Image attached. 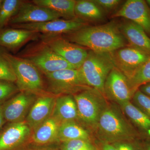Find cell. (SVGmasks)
I'll use <instances>...</instances> for the list:
<instances>
[{"instance_id":"1","label":"cell","mask_w":150,"mask_h":150,"mask_svg":"<svg viewBox=\"0 0 150 150\" xmlns=\"http://www.w3.org/2000/svg\"><path fill=\"white\" fill-rule=\"evenodd\" d=\"M64 38L70 42L98 53H110L126 46V40L114 21L97 26H85Z\"/></svg>"},{"instance_id":"2","label":"cell","mask_w":150,"mask_h":150,"mask_svg":"<svg viewBox=\"0 0 150 150\" xmlns=\"http://www.w3.org/2000/svg\"><path fill=\"white\" fill-rule=\"evenodd\" d=\"M95 130L100 143L134 142L139 136L121 110L113 105H108L103 112Z\"/></svg>"},{"instance_id":"3","label":"cell","mask_w":150,"mask_h":150,"mask_svg":"<svg viewBox=\"0 0 150 150\" xmlns=\"http://www.w3.org/2000/svg\"><path fill=\"white\" fill-rule=\"evenodd\" d=\"M114 67L110 53H98L90 50L79 69L87 86L97 90L104 96L105 81Z\"/></svg>"},{"instance_id":"4","label":"cell","mask_w":150,"mask_h":150,"mask_svg":"<svg viewBox=\"0 0 150 150\" xmlns=\"http://www.w3.org/2000/svg\"><path fill=\"white\" fill-rule=\"evenodd\" d=\"M73 95L77 106L79 121L95 129L101 114L108 106L105 96L91 87Z\"/></svg>"},{"instance_id":"5","label":"cell","mask_w":150,"mask_h":150,"mask_svg":"<svg viewBox=\"0 0 150 150\" xmlns=\"http://www.w3.org/2000/svg\"><path fill=\"white\" fill-rule=\"evenodd\" d=\"M5 56L10 63L16 77L17 86L20 91H26L36 95H42L44 83L40 71L27 59L10 54Z\"/></svg>"},{"instance_id":"6","label":"cell","mask_w":150,"mask_h":150,"mask_svg":"<svg viewBox=\"0 0 150 150\" xmlns=\"http://www.w3.org/2000/svg\"><path fill=\"white\" fill-rule=\"evenodd\" d=\"M45 76L48 91L56 95H74L90 88L79 69L60 70Z\"/></svg>"},{"instance_id":"7","label":"cell","mask_w":150,"mask_h":150,"mask_svg":"<svg viewBox=\"0 0 150 150\" xmlns=\"http://www.w3.org/2000/svg\"><path fill=\"white\" fill-rule=\"evenodd\" d=\"M45 43L68 63L79 69L83 64L88 51L82 46L70 42L62 35H43Z\"/></svg>"},{"instance_id":"8","label":"cell","mask_w":150,"mask_h":150,"mask_svg":"<svg viewBox=\"0 0 150 150\" xmlns=\"http://www.w3.org/2000/svg\"><path fill=\"white\" fill-rule=\"evenodd\" d=\"M87 25L86 22L76 17L72 19L60 18L40 23H25L11 26L41 33L43 35H62L74 32Z\"/></svg>"},{"instance_id":"9","label":"cell","mask_w":150,"mask_h":150,"mask_svg":"<svg viewBox=\"0 0 150 150\" xmlns=\"http://www.w3.org/2000/svg\"><path fill=\"white\" fill-rule=\"evenodd\" d=\"M110 54L115 67L128 79L150 57L144 52L129 46L119 48Z\"/></svg>"},{"instance_id":"10","label":"cell","mask_w":150,"mask_h":150,"mask_svg":"<svg viewBox=\"0 0 150 150\" xmlns=\"http://www.w3.org/2000/svg\"><path fill=\"white\" fill-rule=\"evenodd\" d=\"M134 94L128 78L114 67L108 76L105 83V96L120 105L130 102Z\"/></svg>"},{"instance_id":"11","label":"cell","mask_w":150,"mask_h":150,"mask_svg":"<svg viewBox=\"0 0 150 150\" xmlns=\"http://www.w3.org/2000/svg\"><path fill=\"white\" fill-rule=\"evenodd\" d=\"M25 59L44 75L67 69H76L44 43Z\"/></svg>"},{"instance_id":"12","label":"cell","mask_w":150,"mask_h":150,"mask_svg":"<svg viewBox=\"0 0 150 150\" xmlns=\"http://www.w3.org/2000/svg\"><path fill=\"white\" fill-rule=\"evenodd\" d=\"M62 18L54 11L33 3L23 1L16 14L10 22L11 25L40 23Z\"/></svg>"},{"instance_id":"13","label":"cell","mask_w":150,"mask_h":150,"mask_svg":"<svg viewBox=\"0 0 150 150\" xmlns=\"http://www.w3.org/2000/svg\"><path fill=\"white\" fill-rule=\"evenodd\" d=\"M112 18H123L138 24L150 36V8L146 1L128 0Z\"/></svg>"},{"instance_id":"14","label":"cell","mask_w":150,"mask_h":150,"mask_svg":"<svg viewBox=\"0 0 150 150\" xmlns=\"http://www.w3.org/2000/svg\"><path fill=\"white\" fill-rule=\"evenodd\" d=\"M37 95L26 91H20L3 108L4 117L12 123L25 121Z\"/></svg>"},{"instance_id":"15","label":"cell","mask_w":150,"mask_h":150,"mask_svg":"<svg viewBox=\"0 0 150 150\" xmlns=\"http://www.w3.org/2000/svg\"><path fill=\"white\" fill-rule=\"evenodd\" d=\"M56 98L52 96L43 94L37 97L25 118V122L33 131L51 117Z\"/></svg>"},{"instance_id":"16","label":"cell","mask_w":150,"mask_h":150,"mask_svg":"<svg viewBox=\"0 0 150 150\" xmlns=\"http://www.w3.org/2000/svg\"><path fill=\"white\" fill-rule=\"evenodd\" d=\"M31 131L25 121L12 123L0 137V150H12L20 146L29 138Z\"/></svg>"},{"instance_id":"17","label":"cell","mask_w":150,"mask_h":150,"mask_svg":"<svg viewBox=\"0 0 150 150\" xmlns=\"http://www.w3.org/2000/svg\"><path fill=\"white\" fill-rule=\"evenodd\" d=\"M118 26L129 46L150 56V38L142 27L128 20L118 25Z\"/></svg>"},{"instance_id":"18","label":"cell","mask_w":150,"mask_h":150,"mask_svg":"<svg viewBox=\"0 0 150 150\" xmlns=\"http://www.w3.org/2000/svg\"><path fill=\"white\" fill-rule=\"evenodd\" d=\"M38 35L37 33L27 30L5 28L0 30V47L14 52Z\"/></svg>"},{"instance_id":"19","label":"cell","mask_w":150,"mask_h":150,"mask_svg":"<svg viewBox=\"0 0 150 150\" xmlns=\"http://www.w3.org/2000/svg\"><path fill=\"white\" fill-rule=\"evenodd\" d=\"M52 116L60 123L79 120L77 106L73 95L56 97Z\"/></svg>"},{"instance_id":"20","label":"cell","mask_w":150,"mask_h":150,"mask_svg":"<svg viewBox=\"0 0 150 150\" xmlns=\"http://www.w3.org/2000/svg\"><path fill=\"white\" fill-rule=\"evenodd\" d=\"M120 106L124 114L141 135L150 141V118L130 101Z\"/></svg>"},{"instance_id":"21","label":"cell","mask_w":150,"mask_h":150,"mask_svg":"<svg viewBox=\"0 0 150 150\" xmlns=\"http://www.w3.org/2000/svg\"><path fill=\"white\" fill-rule=\"evenodd\" d=\"M61 123L51 117L33 131L32 139L37 144L44 145L57 142L58 131Z\"/></svg>"},{"instance_id":"22","label":"cell","mask_w":150,"mask_h":150,"mask_svg":"<svg viewBox=\"0 0 150 150\" xmlns=\"http://www.w3.org/2000/svg\"><path fill=\"white\" fill-rule=\"evenodd\" d=\"M78 139L91 141L89 131L77 121H67L61 123L58 131L57 142L62 143Z\"/></svg>"},{"instance_id":"23","label":"cell","mask_w":150,"mask_h":150,"mask_svg":"<svg viewBox=\"0 0 150 150\" xmlns=\"http://www.w3.org/2000/svg\"><path fill=\"white\" fill-rule=\"evenodd\" d=\"M33 3L40 6L50 9L59 13L62 18L72 19L76 18L74 0H33Z\"/></svg>"},{"instance_id":"24","label":"cell","mask_w":150,"mask_h":150,"mask_svg":"<svg viewBox=\"0 0 150 150\" xmlns=\"http://www.w3.org/2000/svg\"><path fill=\"white\" fill-rule=\"evenodd\" d=\"M75 13L76 17L86 22L100 21L104 18L103 11L93 0L76 1Z\"/></svg>"},{"instance_id":"25","label":"cell","mask_w":150,"mask_h":150,"mask_svg":"<svg viewBox=\"0 0 150 150\" xmlns=\"http://www.w3.org/2000/svg\"><path fill=\"white\" fill-rule=\"evenodd\" d=\"M23 1L4 0L0 10V30L9 24L11 19L18 11Z\"/></svg>"},{"instance_id":"26","label":"cell","mask_w":150,"mask_h":150,"mask_svg":"<svg viewBox=\"0 0 150 150\" xmlns=\"http://www.w3.org/2000/svg\"><path fill=\"white\" fill-rule=\"evenodd\" d=\"M129 81L134 93L141 86L150 83V57Z\"/></svg>"},{"instance_id":"27","label":"cell","mask_w":150,"mask_h":150,"mask_svg":"<svg viewBox=\"0 0 150 150\" xmlns=\"http://www.w3.org/2000/svg\"><path fill=\"white\" fill-rule=\"evenodd\" d=\"M6 51L4 48L0 47V81L16 83V79L15 75L5 56Z\"/></svg>"},{"instance_id":"28","label":"cell","mask_w":150,"mask_h":150,"mask_svg":"<svg viewBox=\"0 0 150 150\" xmlns=\"http://www.w3.org/2000/svg\"><path fill=\"white\" fill-rule=\"evenodd\" d=\"M60 150H99L90 140L78 139L62 142Z\"/></svg>"},{"instance_id":"29","label":"cell","mask_w":150,"mask_h":150,"mask_svg":"<svg viewBox=\"0 0 150 150\" xmlns=\"http://www.w3.org/2000/svg\"><path fill=\"white\" fill-rule=\"evenodd\" d=\"M133 104L150 118V97L138 89L132 98Z\"/></svg>"},{"instance_id":"30","label":"cell","mask_w":150,"mask_h":150,"mask_svg":"<svg viewBox=\"0 0 150 150\" xmlns=\"http://www.w3.org/2000/svg\"><path fill=\"white\" fill-rule=\"evenodd\" d=\"M19 91L18 88L14 83L0 81V101L8 98Z\"/></svg>"},{"instance_id":"31","label":"cell","mask_w":150,"mask_h":150,"mask_svg":"<svg viewBox=\"0 0 150 150\" xmlns=\"http://www.w3.org/2000/svg\"><path fill=\"white\" fill-rule=\"evenodd\" d=\"M103 11H111L116 8L122 1L120 0H93Z\"/></svg>"},{"instance_id":"32","label":"cell","mask_w":150,"mask_h":150,"mask_svg":"<svg viewBox=\"0 0 150 150\" xmlns=\"http://www.w3.org/2000/svg\"><path fill=\"white\" fill-rule=\"evenodd\" d=\"M116 150H139V144L132 142H121L111 144Z\"/></svg>"},{"instance_id":"33","label":"cell","mask_w":150,"mask_h":150,"mask_svg":"<svg viewBox=\"0 0 150 150\" xmlns=\"http://www.w3.org/2000/svg\"><path fill=\"white\" fill-rule=\"evenodd\" d=\"M139 89L143 93L150 97V83L141 86Z\"/></svg>"},{"instance_id":"34","label":"cell","mask_w":150,"mask_h":150,"mask_svg":"<svg viewBox=\"0 0 150 150\" xmlns=\"http://www.w3.org/2000/svg\"><path fill=\"white\" fill-rule=\"evenodd\" d=\"M98 147L99 150H116L115 147L111 144L107 143H100Z\"/></svg>"},{"instance_id":"35","label":"cell","mask_w":150,"mask_h":150,"mask_svg":"<svg viewBox=\"0 0 150 150\" xmlns=\"http://www.w3.org/2000/svg\"><path fill=\"white\" fill-rule=\"evenodd\" d=\"M4 113H3V108L0 105V129L4 124Z\"/></svg>"},{"instance_id":"36","label":"cell","mask_w":150,"mask_h":150,"mask_svg":"<svg viewBox=\"0 0 150 150\" xmlns=\"http://www.w3.org/2000/svg\"><path fill=\"white\" fill-rule=\"evenodd\" d=\"M139 150H150V142L144 145H142L139 144Z\"/></svg>"},{"instance_id":"37","label":"cell","mask_w":150,"mask_h":150,"mask_svg":"<svg viewBox=\"0 0 150 150\" xmlns=\"http://www.w3.org/2000/svg\"><path fill=\"white\" fill-rule=\"evenodd\" d=\"M35 150H58L56 148L50 147H43L37 148Z\"/></svg>"},{"instance_id":"38","label":"cell","mask_w":150,"mask_h":150,"mask_svg":"<svg viewBox=\"0 0 150 150\" xmlns=\"http://www.w3.org/2000/svg\"><path fill=\"white\" fill-rule=\"evenodd\" d=\"M146 2L148 6L150 8V0H147V1H146Z\"/></svg>"},{"instance_id":"39","label":"cell","mask_w":150,"mask_h":150,"mask_svg":"<svg viewBox=\"0 0 150 150\" xmlns=\"http://www.w3.org/2000/svg\"><path fill=\"white\" fill-rule=\"evenodd\" d=\"M3 1H4V0H0V10H1V7L2 5Z\"/></svg>"}]
</instances>
